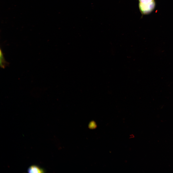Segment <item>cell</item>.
I'll return each instance as SVG.
<instances>
[{
	"label": "cell",
	"instance_id": "3",
	"mask_svg": "<svg viewBox=\"0 0 173 173\" xmlns=\"http://www.w3.org/2000/svg\"><path fill=\"white\" fill-rule=\"evenodd\" d=\"M0 66L1 68H4L5 67V66L6 62L4 58L3 54L1 49L0 50Z\"/></svg>",
	"mask_w": 173,
	"mask_h": 173
},
{
	"label": "cell",
	"instance_id": "1",
	"mask_svg": "<svg viewBox=\"0 0 173 173\" xmlns=\"http://www.w3.org/2000/svg\"><path fill=\"white\" fill-rule=\"evenodd\" d=\"M139 7L142 12L148 13L152 11L155 6L154 0H138Z\"/></svg>",
	"mask_w": 173,
	"mask_h": 173
},
{
	"label": "cell",
	"instance_id": "2",
	"mask_svg": "<svg viewBox=\"0 0 173 173\" xmlns=\"http://www.w3.org/2000/svg\"><path fill=\"white\" fill-rule=\"evenodd\" d=\"M44 171L42 169L35 165L31 166L28 170V171L29 173H43Z\"/></svg>",
	"mask_w": 173,
	"mask_h": 173
}]
</instances>
